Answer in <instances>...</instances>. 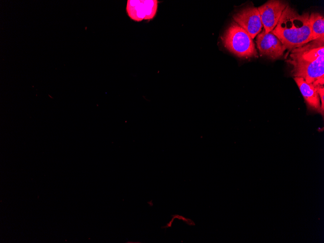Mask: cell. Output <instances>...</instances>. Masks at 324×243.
Returning <instances> with one entry per match:
<instances>
[{
	"instance_id": "cell-8",
	"label": "cell",
	"mask_w": 324,
	"mask_h": 243,
	"mask_svg": "<svg viewBox=\"0 0 324 243\" xmlns=\"http://www.w3.org/2000/svg\"><path fill=\"white\" fill-rule=\"evenodd\" d=\"M126 11L129 16L135 21L145 19L146 16V0H128Z\"/></svg>"
},
{
	"instance_id": "cell-2",
	"label": "cell",
	"mask_w": 324,
	"mask_h": 243,
	"mask_svg": "<svg viewBox=\"0 0 324 243\" xmlns=\"http://www.w3.org/2000/svg\"><path fill=\"white\" fill-rule=\"evenodd\" d=\"M309 16L308 13L300 15L294 9L288 5L271 32L286 49L292 50L312 41Z\"/></svg>"
},
{
	"instance_id": "cell-4",
	"label": "cell",
	"mask_w": 324,
	"mask_h": 243,
	"mask_svg": "<svg viewBox=\"0 0 324 243\" xmlns=\"http://www.w3.org/2000/svg\"><path fill=\"white\" fill-rule=\"evenodd\" d=\"M289 5L285 1L271 0L258 8L265 32H271L276 26L281 15Z\"/></svg>"
},
{
	"instance_id": "cell-5",
	"label": "cell",
	"mask_w": 324,
	"mask_h": 243,
	"mask_svg": "<svg viewBox=\"0 0 324 243\" xmlns=\"http://www.w3.org/2000/svg\"><path fill=\"white\" fill-rule=\"evenodd\" d=\"M233 18L252 39L260 32L263 26L258 8L253 6H247L240 10L233 16Z\"/></svg>"
},
{
	"instance_id": "cell-7",
	"label": "cell",
	"mask_w": 324,
	"mask_h": 243,
	"mask_svg": "<svg viewBox=\"0 0 324 243\" xmlns=\"http://www.w3.org/2000/svg\"><path fill=\"white\" fill-rule=\"evenodd\" d=\"M294 80L309 108L323 116L324 112L321 109V101L316 86L312 83H308L301 77H294Z\"/></svg>"
},
{
	"instance_id": "cell-12",
	"label": "cell",
	"mask_w": 324,
	"mask_h": 243,
	"mask_svg": "<svg viewBox=\"0 0 324 243\" xmlns=\"http://www.w3.org/2000/svg\"><path fill=\"white\" fill-rule=\"evenodd\" d=\"M317 92L319 94L322 111H324V85L316 86Z\"/></svg>"
},
{
	"instance_id": "cell-11",
	"label": "cell",
	"mask_w": 324,
	"mask_h": 243,
	"mask_svg": "<svg viewBox=\"0 0 324 243\" xmlns=\"http://www.w3.org/2000/svg\"><path fill=\"white\" fill-rule=\"evenodd\" d=\"M172 218L171 220L170 221L166 226L162 227V228H167L168 227H172L173 221L175 219L181 220L184 222H185L186 224L189 226H195V223L193 220H192L189 218H185L183 216L178 214H174V215H172Z\"/></svg>"
},
{
	"instance_id": "cell-1",
	"label": "cell",
	"mask_w": 324,
	"mask_h": 243,
	"mask_svg": "<svg viewBox=\"0 0 324 243\" xmlns=\"http://www.w3.org/2000/svg\"><path fill=\"white\" fill-rule=\"evenodd\" d=\"M292 75L314 86L324 84V39H318L292 50L287 60Z\"/></svg>"
},
{
	"instance_id": "cell-10",
	"label": "cell",
	"mask_w": 324,
	"mask_h": 243,
	"mask_svg": "<svg viewBox=\"0 0 324 243\" xmlns=\"http://www.w3.org/2000/svg\"><path fill=\"white\" fill-rule=\"evenodd\" d=\"M146 20L152 19L156 15L158 8V1L157 0H146Z\"/></svg>"
},
{
	"instance_id": "cell-9",
	"label": "cell",
	"mask_w": 324,
	"mask_h": 243,
	"mask_svg": "<svg viewBox=\"0 0 324 243\" xmlns=\"http://www.w3.org/2000/svg\"><path fill=\"white\" fill-rule=\"evenodd\" d=\"M309 24L311 29L312 41L324 39V18L319 13L312 12L309 15Z\"/></svg>"
},
{
	"instance_id": "cell-6",
	"label": "cell",
	"mask_w": 324,
	"mask_h": 243,
	"mask_svg": "<svg viewBox=\"0 0 324 243\" xmlns=\"http://www.w3.org/2000/svg\"><path fill=\"white\" fill-rule=\"evenodd\" d=\"M256 44L260 53L273 59H277L281 57L286 49L275 35L271 32L266 33L264 30L258 34Z\"/></svg>"
},
{
	"instance_id": "cell-3",
	"label": "cell",
	"mask_w": 324,
	"mask_h": 243,
	"mask_svg": "<svg viewBox=\"0 0 324 243\" xmlns=\"http://www.w3.org/2000/svg\"><path fill=\"white\" fill-rule=\"evenodd\" d=\"M221 39L227 49L239 57L248 58L258 56L252 38L235 22L230 24Z\"/></svg>"
}]
</instances>
